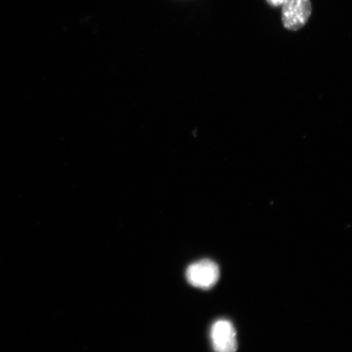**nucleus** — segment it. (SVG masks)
I'll use <instances>...</instances> for the list:
<instances>
[{
	"instance_id": "obj_1",
	"label": "nucleus",
	"mask_w": 352,
	"mask_h": 352,
	"mask_svg": "<svg viewBox=\"0 0 352 352\" xmlns=\"http://www.w3.org/2000/svg\"><path fill=\"white\" fill-rule=\"evenodd\" d=\"M281 20L286 30L297 32L305 28L312 12L310 0H285Z\"/></svg>"
},
{
	"instance_id": "obj_2",
	"label": "nucleus",
	"mask_w": 352,
	"mask_h": 352,
	"mask_svg": "<svg viewBox=\"0 0 352 352\" xmlns=\"http://www.w3.org/2000/svg\"><path fill=\"white\" fill-rule=\"evenodd\" d=\"M220 271L218 264L210 259L193 263L187 268L188 283L196 288L209 289L218 283Z\"/></svg>"
},
{
	"instance_id": "obj_3",
	"label": "nucleus",
	"mask_w": 352,
	"mask_h": 352,
	"mask_svg": "<svg viewBox=\"0 0 352 352\" xmlns=\"http://www.w3.org/2000/svg\"><path fill=\"white\" fill-rule=\"evenodd\" d=\"M210 340L214 352H236L239 346L236 329L227 320L215 321L210 329Z\"/></svg>"
},
{
	"instance_id": "obj_4",
	"label": "nucleus",
	"mask_w": 352,
	"mask_h": 352,
	"mask_svg": "<svg viewBox=\"0 0 352 352\" xmlns=\"http://www.w3.org/2000/svg\"><path fill=\"white\" fill-rule=\"evenodd\" d=\"M271 7H279L283 6L285 0H266Z\"/></svg>"
}]
</instances>
